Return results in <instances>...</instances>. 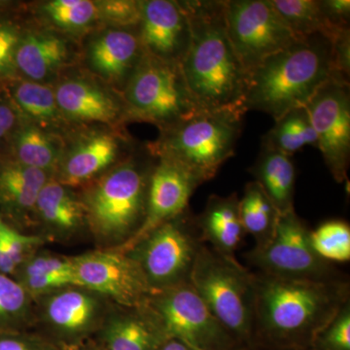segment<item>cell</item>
I'll list each match as a JSON object with an SVG mask.
<instances>
[{
  "label": "cell",
  "mask_w": 350,
  "mask_h": 350,
  "mask_svg": "<svg viewBox=\"0 0 350 350\" xmlns=\"http://www.w3.org/2000/svg\"><path fill=\"white\" fill-rule=\"evenodd\" d=\"M320 9L329 24L338 29H350L349 0H319Z\"/></svg>",
  "instance_id": "41"
},
{
  "label": "cell",
  "mask_w": 350,
  "mask_h": 350,
  "mask_svg": "<svg viewBox=\"0 0 350 350\" xmlns=\"http://www.w3.org/2000/svg\"><path fill=\"white\" fill-rule=\"evenodd\" d=\"M306 146L317 148V133L306 107L285 113L262 138V147L291 157Z\"/></svg>",
  "instance_id": "29"
},
{
  "label": "cell",
  "mask_w": 350,
  "mask_h": 350,
  "mask_svg": "<svg viewBox=\"0 0 350 350\" xmlns=\"http://www.w3.org/2000/svg\"><path fill=\"white\" fill-rule=\"evenodd\" d=\"M68 57L63 39L48 33H29L20 39L15 64L32 81L49 77Z\"/></svg>",
  "instance_id": "26"
},
{
  "label": "cell",
  "mask_w": 350,
  "mask_h": 350,
  "mask_svg": "<svg viewBox=\"0 0 350 350\" xmlns=\"http://www.w3.org/2000/svg\"><path fill=\"white\" fill-rule=\"evenodd\" d=\"M158 350H195L189 345L184 344L178 340L174 338H167L163 340L162 345L159 347Z\"/></svg>",
  "instance_id": "44"
},
{
  "label": "cell",
  "mask_w": 350,
  "mask_h": 350,
  "mask_svg": "<svg viewBox=\"0 0 350 350\" xmlns=\"http://www.w3.org/2000/svg\"><path fill=\"white\" fill-rule=\"evenodd\" d=\"M53 178L44 170L18 163L0 169V206L16 220L27 221L33 216L39 193Z\"/></svg>",
  "instance_id": "23"
},
{
  "label": "cell",
  "mask_w": 350,
  "mask_h": 350,
  "mask_svg": "<svg viewBox=\"0 0 350 350\" xmlns=\"http://www.w3.org/2000/svg\"><path fill=\"white\" fill-rule=\"evenodd\" d=\"M308 350H350V301L315 336Z\"/></svg>",
  "instance_id": "35"
},
{
  "label": "cell",
  "mask_w": 350,
  "mask_h": 350,
  "mask_svg": "<svg viewBox=\"0 0 350 350\" xmlns=\"http://www.w3.org/2000/svg\"><path fill=\"white\" fill-rule=\"evenodd\" d=\"M44 243L45 239L39 234H25L5 224L0 228V246L17 268L38 252Z\"/></svg>",
  "instance_id": "36"
},
{
  "label": "cell",
  "mask_w": 350,
  "mask_h": 350,
  "mask_svg": "<svg viewBox=\"0 0 350 350\" xmlns=\"http://www.w3.org/2000/svg\"><path fill=\"white\" fill-rule=\"evenodd\" d=\"M120 144L114 135L96 133L83 137L62 156L56 170L57 182L68 188L88 185L116 162Z\"/></svg>",
  "instance_id": "17"
},
{
  "label": "cell",
  "mask_w": 350,
  "mask_h": 350,
  "mask_svg": "<svg viewBox=\"0 0 350 350\" xmlns=\"http://www.w3.org/2000/svg\"><path fill=\"white\" fill-rule=\"evenodd\" d=\"M75 350H103L101 347H98V345H85L83 347H79V349Z\"/></svg>",
  "instance_id": "46"
},
{
  "label": "cell",
  "mask_w": 350,
  "mask_h": 350,
  "mask_svg": "<svg viewBox=\"0 0 350 350\" xmlns=\"http://www.w3.org/2000/svg\"><path fill=\"white\" fill-rule=\"evenodd\" d=\"M245 350H296V349H273V347H262V345H253L250 349ZM308 350V349H306Z\"/></svg>",
  "instance_id": "45"
},
{
  "label": "cell",
  "mask_w": 350,
  "mask_h": 350,
  "mask_svg": "<svg viewBox=\"0 0 350 350\" xmlns=\"http://www.w3.org/2000/svg\"><path fill=\"white\" fill-rule=\"evenodd\" d=\"M17 121V109L7 101L0 100V140L14 130Z\"/></svg>",
  "instance_id": "42"
},
{
  "label": "cell",
  "mask_w": 350,
  "mask_h": 350,
  "mask_svg": "<svg viewBox=\"0 0 350 350\" xmlns=\"http://www.w3.org/2000/svg\"><path fill=\"white\" fill-rule=\"evenodd\" d=\"M124 98L133 118L163 130L202 109L186 84L180 64L147 53L126 83Z\"/></svg>",
  "instance_id": "7"
},
{
  "label": "cell",
  "mask_w": 350,
  "mask_h": 350,
  "mask_svg": "<svg viewBox=\"0 0 350 350\" xmlns=\"http://www.w3.org/2000/svg\"><path fill=\"white\" fill-rule=\"evenodd\" d=\"M144 54L138 31L110 29L92 42L89 62L92 68L105 79L126 80V84Z\"/></svg>",
  "instance_id": "21"
},
{
  "label": "cell",
  "mask_w": 350,
  "mask_h": 350,
  "mask_svg": "<svg viewBox=\"0 0 350 350\" xmlns=\"http://www.w3.org/2000/svg\"><path fill=\"white\" fill-rule=\"evenodd\" d=\"M334 77L344 78L334 69L330 39L321 34L297 39L247 72L244 111L264 112L275 121L285 113L305 107Z\"/></svg>",
  "instance_id": "3"
},
{
  "label": "cell",
  "mask_w": 350,
  "mask_h": 350,
  "mask_svg": "<svg viewBox=\"0 0 350 350\" xmlns=\"http://www.w3.org/2000/svg\"><path fill=\"white\" fill-rule=\"evenodd\" d=\"M13 152L16 163L56 174L62 153L54 138L34 123L21 126L14 133Z\"/></svg>",
  "instance_id": "27"
},
{
  "label": "cell",
  "mask_w": 350,
  "mask_h": 350,
  "mask_svg": "<svg viewBox=\"0 0 350 350\" xmlns=\"http://www.w3.org/2000/svg\"><path fill=\"white\" fill-rule=\"evenodd\" d=\"M0 350H62L38 333H0Z\"/></svg>",
  "instance_id": "38"
},
{
  "label": "cell",
  "mask_w": 350,
  "mask_h": 350,
  "mask_svg": "<svg viewBox=\"0 0 350 350\" xmlns=\"http://www.w3.org/2000/svg\"><path fill=\"white\" fill-rule=\"evenodd\" d=\"M59 112L69 119L81 122L109 123L117 119L118 103L94 83L70 79L61 83L55 91Z\"/></svg>",
  "instance_id": "22"
},
{
  "label": "cell",
  "mask_w": 350,
  "mask_h": 350,
  "mask_svg": "<svg viewBox=\"0 0 350 350\" xmlns=\"http://www.w3.org/2000/svg\"><path fill=\"white\" fill-rule=\"evenodd\" d=\"M254 345L306 350L315 336L350 301L345 278L292 280L253 273Z\"/></svg>",
  "instance_id": "1"
},
{
  "label": "cell",
  "mask_w": 350,
  "mask_h": 350,
  "mask_svg": "<svg viewBox=\"0 0 350 350\" xmlns=\"http://www.w3.org/2000/svg\"><path fill=\"white\" fill-rule=\"evenodd\" d=\"M13 278L33 301L62 288L79 286L70 257L42 251L25 260Z\"/></svg>",
  "instance_id": "24"
},
{
  "label": "cell",
  "mask_w": 350,
  "mask_h": 350,
  "mask_svg": "<svg viewBox=\"0 0 350 350\" xmlns=\"http://www.w3.org/2000/svg\"><path fill=\"white\" fill-rule=\"evenodd\" d=\"M138 36L147 54L181 64L191 40L188 16L181 1H142Z\"/></svg>",
  "instance_id": "16"
},
{
  "label": "cell",
  "mask_w": 350,
  "mask_h": 350,
  "mask_svg": "<svg viewBox=\"0 0 350 350\" xmlns=\"http://www.w3.org/2000/svg\"><path fill=\"white\" fill-rule=\"evenodd\" d=\"M149 177L146 211L142 227L128 243L119 246L129 251L154 229L189 209V200L202 182L185 165L169 157H158Z\"/></svg>",
  "instance_id": "15"
},
{
  "label": "cell",
  "mask_w": 350,
  "mask_h": 350,
  "mask_svg": "<svg viewBox=\"0 0 350 350\" xmlns=\"http://www.w3.org/2000/svg\"><path fill=\"white\" fill-rule=\"evenodd\" d=\"M239 204L237 193L227 197L211 195L202 213L196 216L202 243L230 259H237V250L246 236Z\"/></svg>",
  "instance_id": "20"
},
{
  "label": "cell",
  "mask_w": 350,
  "mask_h": 350,
  "mask_svg": "<svg viewBox=\"0 0 350 350\" xmlns=\"http://www.w3.org/2000/svg\"><path fill=\"white\" fill-rule=\"evenodd\" d=\"M245 113L239 108H202L163 129L154 154L185 165L202 183L211 180L234 155Z\"/></svg>",
  "instance_id": "5"
},
{
  "label": "cell",
  "mask_w": 350,
  "mask_h": 350,
  "mask_svg": "<svg viewBox=\"0 0 350 350\" xmlns=\"http://www.w3.org/2000/svg\"><path fill=\"white\" fill-rule=\"evenodd\" d=\"M13 100L20 112L36 121V125L50 126L59 116L55 91L41 83L23 81L13 89Z\"/></svg>",
  "instance_id": "32"
},
{
  "label": "cell",
  "mask_w": 350,
  "mask_h": 350,
  "mask_svg": "<svg viewBox=\"0 0 350 350\" xmlns=\"http://www.w3.org/2000/svg\"><path fill=\"white\" fill-rule=\"evenodd\" d=\"M70 258L79 286L113 305L137 308L152 293L137 261L119 248H101Z\"/></svg>",
  "instance_id": "14"
},
{
  "label": "cell",
  "mask_w": 350,
  "mask_h": 350,
  "mask_svg": "<svg viewBox=\"0 0 350 350\" xmlns=\"http://www.w3.org/2000/svg\"><path fill=\"white\" fill-rule=\"evenodd\" d=\"M189 282L214 319L241 349H248L254 345L252 271L238 260L222 256L202 244Z\"/></svg>",
  "instance_id": "6"
},
{
  "label": "cell",
  "mask_w": 350,
  "mask_h": 350,
  "mask_svg": "<svg viewBox=\"0 0 350 350\" xmlns=\"http://www.w3.org/2000/svg\"><path fill=\"white\" fill-rule=\"evenodd\" d=\"M250 172L280 215L293 211L296 169L291 156L261 147Z\"/></svg>",
  "instance_id": "25"
},
{
  "label": "cell",
  "mask_w": 350,
  "mask_h": 350,
  "mask_svg": "<svg viewBox=\"0 0 350 350\" xmlns=\"http://www.w3.org/2000/svg\"><path fill=\"white\" fill-rule=\"evenodd\" d=\"M51 22L63 29H82L98 17V3L90 0H54L44 6Z\"/></svg>",
  "instance_id": "34"
},
{
  "label": "cell",
  "mask_w": 350,
  "mask_h": 350,
  "mask_svg": "<svg viewBox=\"0 0 350 350\" xmlns=\"http://www.w3.org/2000/svg\"><path fill=\"white\" fill-rule=\"evenodd\" d=\"M98 17L108 21L117 27H137L142 16V1L112 0L96 2Z\"/></svg>",
  "instance_id": "37"
},
{
  "label": "cell",
  "mask_w": 350,
  "mask_h": 350,
  "mask_svg": "<svg viewBox=\"0 0 350 350\" xmlns=\"http://www.w3.org/2000/svg\"><path fill=\"white\" fill-rule=\"evenodd\" d=\"M34 314L33 299L15 278L0 273V333L27 331Z\"/></svg>",
  "instance_id": "31"
},
{
  "label": "cell",
  "mask_w": 350,
  "mask_h": 350,
  "mask_svg": "<svg viewBox=\"0 0 350 350\" xmlns=\"http://www.w3.org/2000/svg\"><path fill=\"white\" fill-rule=\"evenodd\" d=\"M20 34L14 25L0 22V78L8 75L15 68L16 51Z\"/></svg>",
  "instance_id": "39"
},
{
  "label": "cell",
  "mask_w": 350,
  "mask_h": 350,
  "mask_svg": "<svg viewBox=\"0 0 350 350\" xmlns=\"http://www.w3.org/2000/svg\"><path fill=\"white\" fill-rule=\"evenodd\" d=\"M165 340L195 350H245L219 324L190 282L152 292L140 306Z\"/></svg>",
  "instance_id": "8"
},
{
  "label": "cell",
  "mask_w": 350,
  "mask_h": 350,
  "mask_svg": "<svg viewBox=\"0 0 350 350\" xmlns=\"http://www.w3.org/2000/svg\"><path fill=\"white\" fill-rule=\"evenodd\" d=\"M2 225H3V223H2L1 218H0V228H1Z\"/></svg>",
  "instance_id": "47"
},
{
  "label": "cell",
  "mask_w": 350,
  "mask_h": 350,
  "mask_svg": "<svg viewBox=\"0 0 350 350\" xmlns=\"http://www.w3.org/2000/svg\"><path fill=\"white\" fill-rule=\"evenodd\" d=\"M181 4L191 27L190 45L180 64L189 90L204 109L239 108L244 111L247 73L228 36L225 0Z\"/></svg>",
  "instance_id": "2"
},
{
  "label": "cell",
  "mask_w": 350,
  "mask_h": 350,
  "mask_svg": "<svg viewBox=\"0 0 350 350\" xmlns=\"http://www.w3.org/2000/svg\"><path fill=\"white\" fill-rule=\"evenodd\" d=\"M310 230L295 209L282 214L273 238L244 254L258 273L292 280L342 278L337 269L312 250Z\"/></svg>",
  "instance_id": "11"
},
{
  "label": "cell",
  "mask_w": 350,
  "mask_h": 350,
  "mask_svg": "<svg viewBox=\"0 0 350 350\" xmlns=\"http://www.w3.org/2000/svg\"><path fill=\"white\" fill-rule=\"evenodd\" d=\"M271 3L297 39L321 34L332 40L342 31L329 24L319 0H271Z\"/></svg>",
  "instance_id": "30"
},
{
  "label": "cell",
  "mask_w": 350,
  "mask_h": 350,
  "mask_svg": "<svg viewBox=\"0 0 350 350\" xmlns=\"http://www.w3.org/2000/svg\"><path fill=\"white\" fill-rule=\"evenodd\" d=\"M239 206L244 231L255 239V246L268 243L275 234L280 213L257 181L246 184Z\"/></svg>",
  "instance_id": "28"
},
{
  "label": "cell",
  "mask_w": 350,
  "mask_h": 350,
  "mask_svg": "<svg viewBox=\"0 0 350 350\" xmlns=\"http://www.w3.org/2000/svg\"><path fill=\"white\" fill-rule=\"evenodd\" d=\"M228 36L246 73L297 40L271 0H225Z\"/></svg>",
  "instance_id": "12"
},
{
  "label": "cell",
  "mask_w": 350,
  "mask_h": 350,
  "mask_svg": "<svg viewBox=\"0 0 350 350\" xmlns=\"http://www.w3.org/2000/svg\"><path fill=\"white\" fill-rule=\"evenodd\" d=\"M312 250L328 262H347L350 260V227L342 220L322 223L310 231Z\"/></svg>",
  "instance_id": "33"
},
{
  "label": "cell",
  "mask_w": 350,
  "mask_h": 350,
  "mask_svg": "<svg viewBox=\"0 0 350 350\" xmlns=\"http://www.w3.org/2000/svg\"><path fill=\"white\" fill-rule=\"evenodd\" d=\"M202 244L196 216L188 209L125 252L137 261L147 284L156 292L189 282Z\"/></svg>",
  "instance_id": "9"
},
{
  "label": "cell",
  "mask_w": 350,
  "mask_h": 350,
  "mask_svg": "<svg viewBox=\"0 0 350 350\" xmlns=\"http://www.w3.org/2000/svg\"><path fill=\"white\" fill-rule=\"evenodd\" d=\"M317 148L338 183L347 180L350 159L349 81L334 77L310 98L306 105Z\"/></svg>",
  "instance_id": "13"
},
{
  "label": "cell",
  "mask_w": 350,
  "mask_h": 350,
  "mask_svg": "<svg viewBox=\"0 0 350 350\" xmlns=\"http://www.w3.org/2000/svg\"><path fill=\"white\" fill-rule=\"evenodd\" d=\"M96 336L103 350H158L165 340L140 306L112 305Z\"/></svg>",
  "instance_id": "19"
},
{
  "label": "cell",
  "mask_w": 350,
  "mask_h": 350,
  "mask_svg": "<svg viewBox=\"0 0 350 350\" xmlns=\"http://www.w3.org/2000/svg\"><path fill=\"white\" fill-rule=\"evenodd\" d=\"M152 169L133 159L90 183L80 198L88 229L105 248L128 243L142 227Z\"/></svg>",
  "instance_id": "4"
},
{
  "label": "cell",
  "mask_w": 350,
  "mask_h": 350,
  "mask_svg": "<svg viewBox=\"0 0 350 350\" xmlns=\"http://www.w3.org/2000/svg\"><path fill=\"white\" fill-rule=\"evenodd\" d=\"M17 266L6 254L5 251L0 246V273L2 275L14 276L17 271Z\"/></svg>",
  "instance_id": "43"
},
{
  "label": "cell",
  "mask_w": 350,
  "mask_h": 350,
  "mask_svg": "<svg viewBox=\"0 0 350 350\" xmlns=\"http://www.w3.org/2000/svg\"><path fill=\"white\" fill-rule=\"evenodd\" d=\"M334 69L338 75L349 80L350 29L340 31L331 40Z\"/></svg>",
  "instance_id": "40"
},
{
  "label": "cell",
  "mask_w": 350,
  "mask_h": 350,
  "mask_svg": "<svg viewBox=\"0 0 350 350\" xmlns=\"http://www.w3.org/2000/svg\"><path fill=\"white\" fill-rule=\"evenodd\" d=\"M33 216L45 241H68L87 226L81 199L54 178L41 189Z\"/></svg>",
  "instance_id": "18"
},
{
  "label": "cell",
  "mask_w": 350,
  "mask_h": 350,
  "mask_svg": "<svg viewBox=\"0 0 350 350\" xmlns=\"http://www.w3.org/2000/svg\"><path fill=\"white\" fill-rule=\"evenodd\" d=\"M34 325L62 350H75L98 334L113 304L82 286H68L34 301Z\"/></svg>",
  "instance_id": "10"
}]
</instances>
